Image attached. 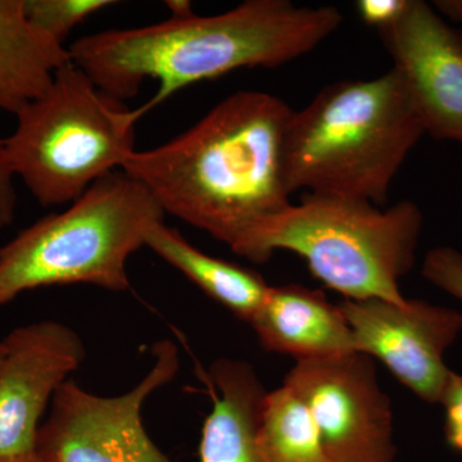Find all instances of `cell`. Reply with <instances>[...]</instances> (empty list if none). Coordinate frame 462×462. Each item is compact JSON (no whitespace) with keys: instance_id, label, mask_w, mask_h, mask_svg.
Wrapping results in <instances>:
<instances>
[{"instance_id":"cell-17","label":"cell","mask_w":462,"mask_h":462,"mask_svg":"<svg viewBox=\"0 0 462 462\" xmlns=\"http://www.w3.org/2000/svg\"><path fill=\"white\" fill-rule=\"evenodd\" d=\"M114 5L111 0H25V12L33 25L63 44L79 23Z\"/></svg>"},{"instance_id":"cell-4","label":"cell","mask_w":462,"mask_h":462,"mask_svg":"<svg viewBox=\"0 0 462 462\" xmlns=\"http://www.w3.org/2000/svg\"><path fill=\"white\" fill-rule=\"evenodd\" d=\"M422 212L412 200L382 209L365 200L306 194L231 247L263 264L275 251L306 261L314 278L346 300L403 303L401 279L415 263Z\"/></svg>"},{"instance_id":"cell-5","label":"cell","mask_w":462,"mask_h":462,"mask_svg":"<svg viewBox=\"0 0 462 462\" xmlns=\"http://www.w3.org/2000/svg\"><path fill=\"white\" fill-rule=\"evenodd\" d=\"M163 217L141 182L123 170L109 173L65 211L45 216L0 248V306L54 285L127 291V260Z\"/></svg>"},{"instance_id":"cell-6","label":"cell","mask_w":462,"mask_h":462,"mask_svg":"<svg viewBox=\"0 0 462 462\" xmlns=\"http://www.w3.org/2000/svg\"><path fill=\"white\" fill-rule=\"evenodd\" d=\"M9 162L42 206L72 203L135 151L143 116L99 89L72 60L50 89L16 115Z\"/></svg>"},{"instance_id":"cell-7","label":"cell","mask_w":462,"mask_h":462,"mask_svg":"<svg viewBox=\"0 0 462 462\" xmlns=\"http://www.w3.org/2000/svg\"><path fill=\"white\" fill-rule=\"evenodd\" d=\"M154 360L144 378L126 393L98 396L69 379L54 396L36 437L42 462H173L149 437L143 406L175 379L179 349L170 339L152 346Z\"/></svg>"},{"instance_id":"cell-13","label":"cell","mask_w":462,"mask_h":462,"mask_svg":"<svg viewBox=\"0 0 462 462\" xmlns=\"http://www.w3.org/2000/svg\"><path fill=\"white\" fill-rule=\"evenodd\" d=\"M207 376L214 404L203 424L199 462H266L257 436L267 392L254 367L220 358Z\"/></svg>"},{"instance_id":"cell-8","label":"cell","mask_w":462,"mask_h":462,"mask_svg":"<svg viewBox=\"0 0 462 462\" xmlns=\"http://www.w3.org/2000/svg\"><path fill=\"white\" fill-rule=\"evenodd\" d=\"M284 385L309 410L331 462H393V410L361 352L298 361Z\"/></svg>"},{"instance_id":"cell-14","label":"cell","mask_w":462,"mask_h":462,"mask_svg":"<svg viewBox=\"0 0 462 462\" xmlns=\"http://www.w3.org/2000/svg\"><path fill=\"white\" fill-rule=\"evenodd\" d=\"M69 60V47L27 18L25 0H0V109L20 114Z\"/></svg>"},{"instance_id":"cell-20","label":"cell","mask_w":462,"mask_h":462,"mask_svg":"<svg viewBox=\"0 0 462 462\" xmlns=\"http://www.w3.org/2000/svg\"><path fill=\"white\" fill-rule=\"evenodd\" d=\"M14 169L9 162L5 141H0V230L9 226L16 212L17 194Z\"/></svg>"},{"instance_id":"cell-23","label":"cell","mask_w":462,"mask_h":462,"mask_svg":"<svg viewBox=\"0 0 462 462\" xmlns=\"http://www.w3.org/2000/svg\"><path fill=\"white\" fill-rule=\"evenodd\" d=\"M172 18H187L193 16V5L188 0H167L165 3Z\"/></svg>"},{"instance_id":"cell-2","label":"cell","mask_w":462,"mask_h":462,"mask_svg":"<svg viewBox=\"0 0 462 462\" xmlns=\"http://www.w3.org/2000/svg\"><path fill=\"white\" fill-rule=\"evenodd\" d=\"M336 7L291 0H245L212 16L172 18L154 25L91 33L69 47L72 62L100 90L125 102L145 80L157 93L142 116L173 94L240 69H275L316 50L342 25Z\"/></svg>"},{"instance_id":"cell-19","label":"cell","mask_w":462,"mask_h":462,"mask_svg":"<svg viewBox=\"0 0 462 462\" xmlns=\"http://www.w3.org/2000/svg\"><path fill=\"white\" fill-rule=\"evenodd\" d=\"M439 402L445 406L447 443L462 452V376L449 374Z\"/></svg>"},{"instance_id":"cell-1","label":"cell","mask_w":462,"mask_h":462,"mask_svg":"<svg viewBox=\"0 0 462 462\" xmlns=\"http://www.w3.org/2000/svg\"><path fill=\"white\" fill-rule=\"evenodd\" d=\"M293 115L279 97L236 91L171 141L135 149L121 170L165 215L231 248L291 205L282 147Z\"/></svg>"},{"instance_id":"cell-21","label":"cell","mask_w":462,"mask_h":462,"mask_svg":"<svg viewBox=\"0 0 462 462\" xmlns=\"http://www.w3.org/2000/svg\"><path fill=\"white\" fill-rule=\"evenodd\" d=\"M406 5L407 0H360L356 3V8L366 25L380 30L393 23Z\"/></svg>"},{"instance_id":"cell-10","label":"cell","mask_w":462,"mask_h":462,"mask_svg":"<svg viewBox=\"0 0 462 462\" xmlns=\"http://www.w3.org/2000/svg\"><path fill=\"white\" fill-rule=\"evenodd\" d=\"M356 349L378 358L398 382L430 403L439 402L451 370L443 356L462 329V315L424 300H384L339 303Z\"/></svg>"},{"instance_id":"cell-16","label":"cell","mask_w":462,"mask_h":462,"mask_svg":"<svg viewBox=\"0 0 462 462\" xmlns=\"http://www.w3.org/2000/svg\"><path fill=\"white\" fill-rule=\"evenodd\" d=\"M257 443L266 462H331L309 410L285 385L267 392Z\"/></svg>"},{"instance_id":"cell-22","label":"cell","mask_w":462,"mask_h":462,"mask_svg":"<svg viewBox=\"0 0 462 462\" xmlns=\"http://www.w3.org/2000/svg\"><path fill=\"white\" fill-rule=\"evenodd\" d=\"M433 5L440 16L443 14L455 23H462V0H437Z\"/></svg>"},{"instance_id":"cell-11","label":"cell","mask_w":462,"mask_h":462,"mask_svg":"<svg viewBox=\"0 0 462 462\" xmlns=\"http://www.w3.org/2000/svg\"><path fill=\"white\" fill-rule=\"evenodd\" d=\"M425 133L462 144V32L421 0H407L401 16L378 30Z\"/></svg>"},{"instance_id":"cell-9","label":"cell","mask_w":462,"mask_h":462,"mask_svg":"<svg viewBox=\"0 0 462 462\" xmlns=\"http://www.w3.org/2000/svg\"><path fill=\"white\" fill-rule=\"evenodd\" d=\"M2 343L0 458L33 457L45 411L87 349L72 328L54 320L14 328Z\"/></svg>"},{"instance_id":"cell-12","label":"cell","mask_w":462,"mask_h":462,"mask_svg":"<svg viewBox=\"0 0 462 462\" xmlns=\"http://www.w3.org/2000/svg\"><path fill=\"white\" fill-rule=\"evenodd\" d=\"M249 325L264 349L291 356L297 363L357 352L339 305L303 285L270 287Z\"/></svg>"},{"instance_id":"cell-24","label":"cell","mask_w":462,"mask_h":462,"mask_svg":"<svg viewBox=\"0 0 462 462\" xmlns=\"http://www.w3.org/2000/svg\"><path fill=\"white\" fill-rule=\"evenodd\" d=\"M0 462H42L36 456L26 458H0Z\"/></svg>"},{"instance_id":"cell-3","label":"cell","mask_w":462,"mask_h":462,"mask_svg":"<svg viewBox=\"0 0 462 462\" xmlns=\"http://www.w3.org/2000/svg\"><path fill=\"white\" fill-rule=\"evenodd\" d=\"M406 84L392 67L366 80L328 85L285 133L282 170L289 193L387 203L392 182L425 135Z\"/></svg>"},{"instance_id":"cell-15","label":"cell","mask_w":462,"mask_h":462,"mask_svg":"<svg viewBox=\"0 0 462 462\" xmlns=\"http://www.w3.org/2000/svg\"><path fill=\"white\" fill-rule=\"evenodd\" d=\"M145 247L187 276L207 296L248 324L269 291L270 285L260 273L209 256L163 221L149 230Z\"/></svg>"},{"instance_id":"cell-18","label":"cell","mask_w":462,"mask_h":462,"mask_svg":"<svg viewBox=\"0 0 462 462\" xmlns=\"http://www.w3.org/2000/svg\"><path fill=\"white\" fill-rule=\"evenodd\" d=\"M422 275L434 285L462 300V254L455 249H433L425 257Z\"/></svg>"},{"instance_id":"cell-25","label":"cell","mask_w":462,"mask_h":462,"mask_svg":"<svg viewBox=\"0 0 462 462\" xmlns=\"http://www.w3.org/2000/svg\"><path fill=\"white\" fill-rule=\"evenodd\" d=\"M3 357V343L2 340H0V360H2Z\"/></svg>"}]
</instances>
